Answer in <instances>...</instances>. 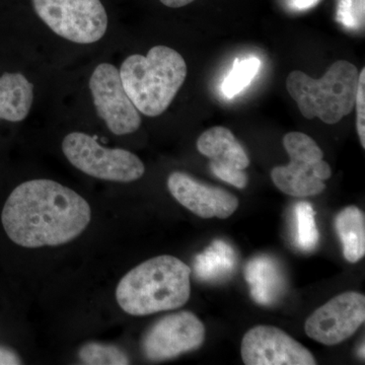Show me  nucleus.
<instances>
[{
	"mask_svg": "<svg viewBox=\"0 0 365 365\" xmlns=\"http://www.w3.org/2000/svg\"><path fill=\"white\" fill-rule=\"evenodd\" d=\"M46 25L64 39L91 44L104 37L108 14L101 0H32Z\"/></svg>",
	"mask_w": 365,
	"mask_h": 365,
	"instance_id": "nucleus-7",
	"label": "nucleus"
},
{
	"mask_svg": "<svg viewBox=\"0 0 365 365\" xmlns=\"http://www.w3.org/2000/svg\"><path fill=\"white\" fill-rule=\"evenodd\" d=\"M190 276L191 269L176 257H155L122 278L116 289L118 304L132 316L174 311L190 299Z\"/></svg>",
	"mask_w": 365,
	"mask_h": 365,
	"instance_id": "nucleus-2",
	"label": "nucleus"
},
{
	"mask_svg": "<svg viewBox=\"0 0 365 365\" xmlns=\"http://www.w3.org/2000/svg\"><path fill=\"white\" fill-rule=\"evenodd\" d=\"M79 359L85 364L123 365L129 364V359L116 346L88 343L79 350Z\"/></svg>",
	"mask_w": 365,
	"mask_h": 365,
	"instance_id": "nucleus-20",
	"label": "nucleus"
},
{
	"mask_svg": "<svg viewBox=\"0 0 365 365\" xmlns=\"http://www.w3.org/2000/svg\"><path fill=\"white\" fill-rule=\"evenodd\" d=\"M62 150L73 167L97 179L129 182L143 176L145 167L140 158L122 148H107L96 138L72 132L62 143Z\"/></svg>",
	"mask_w": 365,
	"mask_h": 365,
	"instance_id": "nucleus-6",
	"label": "nucleus"
},
{
	"mask_svg": "<svg viewBox=\"0 0 365 365\" xmlns=\"http://www.w3.org/2000/svg\"><path fill=\"white\" fill-rule=\"evenodd\" d=\"M197 150L210 160L209 168L216 177L235 188H246L249 157L230 129L215 126L203 132L197 140Z\"/></svg>",
	"mask_w": 365,
	"mask_h": 365,
	"instance_id": "nucleus-12",
	"label": "nucleus"
},
{
	"mask_svg": "<svg viewBox=\"0 0 365 365\" xmlns=\"http://www.w3.org/2000/svg\"><path fill=\"white\" fill-rule=\"evenodd\" d=\"M205 327L190 312L169 314L151 327L144 336L143 350L146 359L163 361L194 351L205 340Z\"/></svg>",
	"mask_w": 365,
	"mask_h": 365,
	"instance_id": "nucleus-10",
	"label": "nucleus"
},
{
	"mask_svg": "<svg viewBox=\"0 0 365 365\" xmlns=\"http://www.w3.org/2000/svg\"><path fill=\"white\" fill-rule=\"evenodd\" d=\"M364 321V295L348 292L333 297L314 311L307 318L304 331L317 342L334 346L351 337Z\"/></svg>",
	"mask_w": 365,
	"mask_h": 365,
	"instance_id": "nucleus-9",
	"label": "nucleus"
},
{
	"mask_svg": "<svg viewBox=\"0 0 365 365\" xmlns=\"http://www.w3.org/2000/svg\"><path fill=\"white\" fill-rule=\"evenodd\" d=\"M283 145L290 157L287 165L275 167L271 179L284 194L297 198L318 195L326 189L324 181L332 170L323 160L324 153L312 137L302 132H289L283 137Z\"/></svg>",
	"mask_w": 365,
	"mask_h": 365,
	"instance_id": "nucleus-5",
	"label": "nucleus"
},
{
	"mask_svg": "<svg viewBox=\"0 0 365 365\" xmlns=\"http://www.w3.org/2000/svg\"><path fill=\"white\" fill-rule=\"evenodd\" d=\"M247 281L259 304H271L280 292L281 278L277 268L267 258L254 259L247 267Z\"/></svg>",
	"mask_w": 365,
	"mask_h": 365,
	"instance_id": "nucleus-16",
	"label": "nucleus"
},
{
	"mask_svg": "<svg viewBox=\"0 0 365 365\" xmlns=\"http://www.w3.org/2000/svg\"><path fill=\"white\" fill-rule=\"evenodd\" d=\"M163 6L172 7V9H179V7L186 6L195 0H160Z\"/></svg>",
	"mask_w": 365,
	"mask_h": 365,
	"instance_id": "nucleus-24",
	"label": "nucleus"
},
{
	"mask_svg": "<svg viewBox=\"0 0 365 365\" xmlns=\"http://www.w3.org/2000/svg\"><path fill=\"white\" fill-rule=\"evenodd\" d=\"M359 71L354 64L338 60L323 78L316 79L304 72H290L288 93L307 119L319 118L326 124H336L354 109Z\"/></svg>",
	"mask_w": 365,
	"mask_h": 365,
	"instance_id": "nucleus-4",
	"label": "nucleus"
},
{
	"mask_svg": "<svg viewBox=\"0 0 365 365\" xmlns=\"http://www.w3.org/2000/svg\"><path fill=\"white\" fill-rule=\"evenodd\" d=\"M242 361L247 365H316L313 353L284 331L257 326L242 341Z\"/></svg>",
	"mask_w": 365,
	"mask_h": 365,
	"instance_id": "nucleus-11",
	"label": "nucleus"
},
{
	"mask_svg": "<svg viewBox=\"0 0 365 365\" xmlns=\"http://www.w3.org/2000/svg\"><path fill=\"white\" fill-rule=\"evenodd\" d=\"M335 228L342 242L343 254L350 263H357L365 255L364 215L356 206H348L335 218Z\"/></svg>",
	"mask_w": 365,
	"mask_h": 365,
	"instance_id": "nucleus-15",
	"label": "nucleus"
},
{
	"mask_svg": "<svg viewBox=\"0 0 365 365\" xmlns=\"http://www.w3.org/2000/svg\"><path fill=\"white\" fill-rule=\"evenodd\" d=\"M90 88L98 115L112 133L126 135L138 130L140 112L127 95L116 67L110 63L96 67L91 76Z\"/></svg>",
	"mask_w": 365,
	"mask_h": 365,
	"instance_id": "nucleus-8",
	"label": "nucleus"
},
{
	"mask_svg": "<svg viewBox=\"0 0 365 365\" xmlns=\"http://www.w3.org/2000/svg\"><path fill=\"white\" fill-rule=\"evenodd\" d=\"M127 95L136 109L148 117L167 111L184 85L187 64L179 52L167 46H155L146 56L127 57L120 68Z\"/></svg>",
	"mask_w": 365,
	"mask_h": 365,
	"instance_id": "nucleus-3",
	"label": "nucleus"
},
{
	"mask_svg": "<svg viewBox=\"0 0 365 365\" xmlns=\"http://www.w3.org/2000/svg\"><path fill=\"white\" fill-rule=\"evenodd\" d=\"M16 364H21L20 357L11 350L0 348V365Z\"/></svg>",
	"mask_w": 365,
	"mask_h": 365,
	"instance_id": "nucleus-23",
	"label": "nucleus"
},
{
	"mask_svg": "<svg viewBox=\"0 0 365 365\" xmlns=\"http://www.w3.org/2000/svg\"><path fill=\"white\" fill-rule=\"evenodd\" d=\"M355 108H356V129L360 144L365 148V68L359 72V86L355 96Z\"/></svg>",
	"mask_w": 365,
	"mask_h": 365,
	"instance_id": "nucleus-22",
	"label": "nucleus"
},
{
	"mask_svg": "<svg viewBox=\"0 0 365 365\" xmlns=\"http://www.w3.org/2000/svg\"><path fill=\"white\" fill-rule=\"evenodd\" d=\"M260 67L261 61L256 57L235 60L232 71L223 81V95L227 98H232L239 95L251 85Z\"/></svg>",
	"mask_w": 365,
	"mask_h": 365,
	"instance_id": "nucleus-18",
	"label": "nucleus"
},
{
	"mask_svg": "<svg viewBox=\"0 0 365 365\" xmlns=\"http://www.w3.org/2000/svg\"><path fill=\"white\" fill-rule=\"evenodd\" d=\"M337 16L346 28L364 29V0H340Z\"/></svg>",
	"mask_w": 365,
	"mask_h": 365,
	"instance_id": "nucleus-21",
	"label": "nucleus"
},
{
	"mask_svg": "<svg viewBox=\"0 0 365 365\" xmlns=\"http://www.w3.org/2000/svg\"><path fill=\"white\" fill-rule=\"evenodd\" d=\"M33 83L24 74L4 73L0 76V120L21 122L31 111Z\"/></svg>",
	"mask_w": 365,
	"mask_h": 365,
	"instance_id": "nucleus-14",
	"label": "nucleus"
},
{
	"mask_svg": "<svg viewBox=\"0 0 365 365\" xmlns=\"http://www.w3.org/2000/svg\"><path fill=\"white\" fill-rule=\"evenodd\" d=\"M90 204L73 190L51 180H32L11 192L1 213L7 237L21 247L66 244L90 225Z\"/></svg>",
	"mask_w": 365,
	"mask_h": 365,
	"instance_id": "nucleus-1",
	"label": "nucleus"
},
{
	"mask_svg": "<svg viewBox=\"0 0 365 365\" xmlns=\"http://www.w3.org/2000/svg\"><path fill=\"white\" fill-rule=\"evenodd\" d=\"M294 218L297 246L304 251H312L318 245L319 237L313 206L309 202L297 203L294 208Z\"/></svg>",
	"mask_w": 365,
	"mask_h": 365,
	"instance_id": "nucleus-19",
	"label": "nucleus"
},
{
	"mask_svg": "<svg viewBox=\"0 0 365 365\" xmlns=\"http://www.w3.org/2000/svg\"><path fill=\"white\" fill-rule=\"evenodd\" d=\"M168 188L178 202L199 217L225 220L239 207V199L234 194L203 184L185 173H172Z\"/></svg>",
	"mask_w": 365,
	"mask_h": 365,
	"instance_id": "nucleus-13",
	"label": "nucleus"
},
{
	"mask_svg": "<svg viewBox=\"0 0 365 365\" xmlns=\"http://www.w3.org/2000/svg\"><path fill=\"white\" fill-rule=\"evenodd\" d=\"M235 265L234 250L222 241H215L198 255L195 262L197 276L210 281L225 277L232 272Z\"/></svg>",
	"mask_w": 365,
	"mask_h": 365,
	"instance_id": "nucleus-17",
	"label": "nucleus"
}]
</instances>
